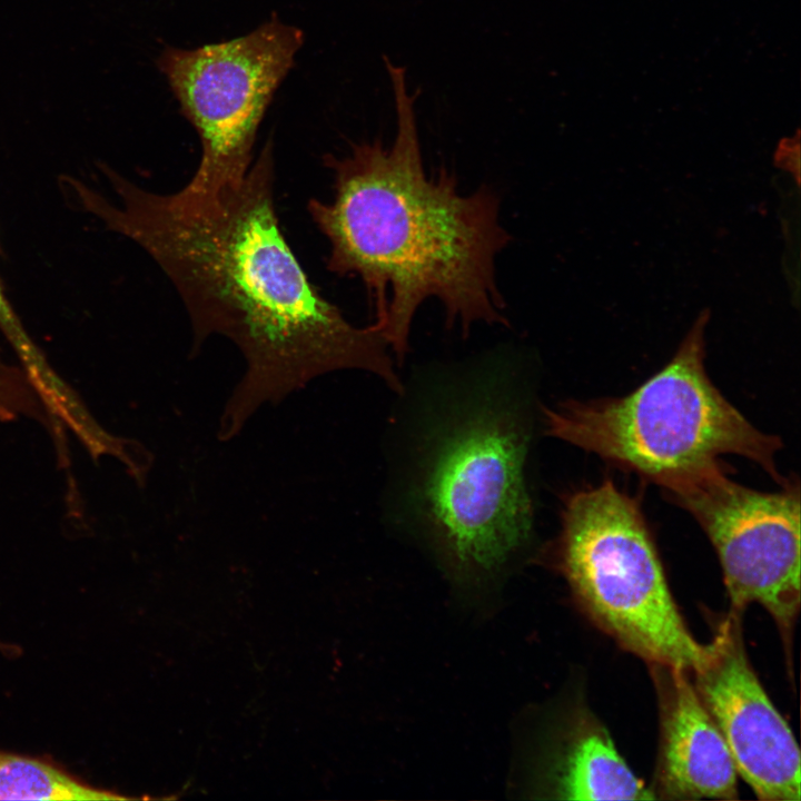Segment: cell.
<instances>
[{
    "label": "cell",
    "mask_w": 801,
    "mask_h": 801,
    "mask_svg": "<svg viewBox=\"0 0 801 801\" xmlns=\"http://www.w3.org/2000/svg\"><path fill=\"white\" fill-rule=\"evenodd\" d=\"M738 614L720 624L712 656L690 674L692 683L756 798L799 801V746L748 660Z\"/></svg>",
    "instance_id": "8"
},
{
    "label": "cell",
    "mask_w": 801,
    "mask_h": 801,
    "mask_svg": "<svg viewBox=\"0 0 801 801\" xmlns=\"http://www.w3.org/2000/svg\"><path fill=\"white\" fill-rule=\"evenodd\" d=\"M383 59L396 105L394 142L385 147L375 139L352 144L342 157L326 155L334 198H313L307 208L329 243L328 270L362 280L374 322L400 364L426 299H437L447 326L464 334L481 323L508 325L495 260L512 237L492 188L462 194L448 169L427 172L414 111L417 92L407 93L405 67Z\"/></svg>",
    "instance_id": "2"
},
{
    "label": "cell",
    "mask_w": 801,
    "mask_h": 801,
    "mask_svg": "<svg viewBox=\"0 0 801 801\" xmlns=\"http://www.w3.org/2000/svg\"><path fill=\"white\" fill-rule=\"evenodd\" d=\"M709 316L702 312L673 358L632 393L545 408L546 434L660 486L726 454L759 464L784 485L775 463L781 441L755 428L708 376Z\"/></svg>",
    "instance_id": "3"
},
{
    "label": "cell",
    "mask_w": 801,
    "mask_h": 801,
    "mask_svg": "<svg viewBox=\"0 0 801 801\" xmlns=\"http://www.w3.org/2000/svg\"><path fill=\"white\" fill-rule=\"evenodd\" d=\"M662 487L700 524L718 554L732 610L756 602L789 640L800 610V490L745 487L719 462Z\"/></svg>",
    "instance_id": "7"
},
{
    "label": "cell",
    "mask_w": 801,
    "mask_h": 801,
    "mask_svg": "<svg viewBox=\"0 0 801 801\" xmlns=\"http://www.w3.org/2000/svg\"><path fill=\"white\" fill-rule=\"evenodd\" d=\"M303 42L300 29L274 16L229 41L192 50L165 47L157 66L201 142L195 175L166 195L174 208L205 211L241 186L258 127Z\"/></svg>",
    "instance_id": "5"
},
{
    "label": "cell",
    "mask_w": 801,
    "mask_h": 801,
    "mask_svg": "<svg viewBox=\"0 0 801 801\" xmlns=\"http://www.w3.org/2000/svg\"><path fill=\"white\" fill-rule=\"evenodd\" d=\"M660 696L659 797L735 799L738 772L730 750L686 671L651 665Z\"/></svg>",
    "instance_id": "9"
},
{
    "label": "cell",
    "mask_w": 801,
    "mask_h": 801,
    "mask_svg": "<svg viewBox=\"0 0 801 801\" xmlns=\"http://www.w3.org/2000/svg\"><path fill=\"white\" fill-rule=\"evenodd\" d=\"M46 760L0 751V800H127Z\"/></svg>",
    "instance_id": "11"
},
{
    "label": "cell",
    "mask_w": 801,
    "mask_h": 801,
    "mask_svg": "<svg viewBox=\"0 0 801 801\" xmlns=\"http://www.w3.org/2000/svg\"><path fill=\"white\" fill-rule=\"evenodd\" d=\"M526 435L492 405L462 415L442 435L424 483L427 515L462 565L492 568L527 538L532 505L524 484Z\"/></svg>",
    "instance_id": "6"
},
{
    "label": "cell",
    "mask_w": 801,
    "mask_h": 801,
    "mask_svg": "<svg viewBox=\"0 0 801 801\" xmlns=\"http://www.w3.org/2000/svg\"><path fill=\"white\" fill-rule=\"evenodd\" d=\"M556 562L586 614L650 665L693 673L712 656L686 627L639 503L611 481L568 496Z\"/></svg>",
    "instance_id": "4"
},
{
    "label": "cell",
    "mask_w": 801,
    "mask_h": 801,
    "mask_svg": "<svg viewBox=\"0 0 801 801\" xmlns=\"http://www.w3.org/2000/svg\"><path fill=\"white\" fill-rule=\"evenodd\" d=\"M0 333L8 340L19 364L31 374L47 365V358L32 340L16 309L10 303L0 279Z\"/></svg>",
    "instance_id": "12"
},
{
    "label": "cell",
    "mask_w": 801,
    "mask_h": 801,
    "mask_svg": "<svg viewBox=\"0 0 801 801\" xmlns=\"http://www.w3.org/2000/svg\"><path fill=\"white\" fill-rule=\"evenodd\" d=\"M100 170L112 197L68 177L72 201L139 245L169 277L189 314L195 352L220 334L245 357L219 421L221 441L234 438L263 404L334 370H368L403 393L382 326L353 325L309 281L286 241L274 205L270 140L241 186L201 212L174 208L166 195L107 165Z\"/></svg>",
    "instance_id": "1"
},
{
    "label": "cell",
    "mask_w": 801,
    "mask_h": 801,
    "mask_svg": "<svg viewBox=\"0 0 801 801\" xmlns=\"http://www.w3.org/2000/svg\"><path fill=\"white\" fill-rule=\"evenodd\" d=\"M554 791L566 800H653L607 733L585 725L574 733L553 771Z\"/></svg>",
    "instance_id": "10"
}]
</instances>
